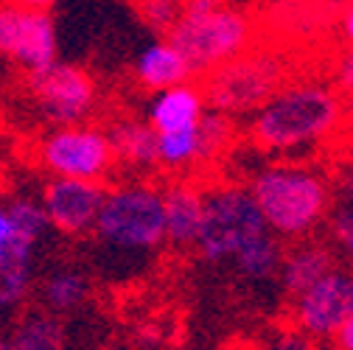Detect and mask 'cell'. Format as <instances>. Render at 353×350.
Segmentation results:
<instances>
[{"instance_id":"obj_16","label":"cell","mask_w":353,"mask_h":350,"mask_svg":"<svg viewBox=\"0 0 353 350\" xmlns=\"http://www.w3.org/2000/svg\"><path fill=\"white\" fill-rule=\"evenodd\" d=\"M191 76H194V70H191L188 59L171 39L149 42L135 59V79L146 90H154V93L180 84V81H188Z\"/></svg>"},{"instance_id":"obj_28","label":"cell","mask_w":353,"mask_h":350,"mask_svg":"<svg viewBox=\"0 0 353 350\" xmlns=\"http://www.w3.org/2000/svg\"><path fill=\"white\" fill-rule=\"evenodd\" d=\"M331 344L334 347H342V350H353V314L339 325V331L334 333Z\"/></svg>"},{"instance_id":"obj_13","label":"cell","mask_w":353,"mask_h":350,"mask_svg":"<svg viewBox=\"0 0 353 350\" xmlns=\"http://www.w3.org/2000/svg\"><path fill=\"white\" fill-rule=\"evenodd\" d=\"M336 267V255L328 244L305 236V238H294L289 249H283V258H281V269H278V278H281V289L294 297L300 294L303 289H308L314 280H320L325 272H331Z\"/></svg>"},{"instance_id":"obj_20","label":"cell","mask_w":353,"mask_h":350,"mask_svg":"<svg viewBox=\"0 0 353 350\" xmlns=\"http://www.w3.org/2000/svg\"><path fill=\"white\" fill-rule=\"evenodd\" d=\"M12 339L0 342V347H17V350H59L65 344V328L48 309L39 314H26L9 333Z\"/></svg>"},{"instance_id":"obj_24","label":"cell","mask_w":353,"mask_h":350,"mask_svg":"<svg viewBox=\"0 0 353 350\" xmlns=\"http://www.w3.org/2000/svg\"><path fill=\"white\" fill-rule=\"evenodd\" d=\"M325 222H328V241L334 255H339L345 264L353 267V205L334 202Z\"/></svg>"},{"instance_id":"obj_3","label":"cell","mask_w":353,"mask_h":350,"mask_svg":"<svg viewBox=\"0 0 353 350\" xmlns=\"http://www.w3.org/2000/svg\"><path fill=\"white\" fill-rule=\"evenodd\" d=\"M250 14L228 0H183V12L168 39L183 51L194 73H210L252 48Z\"/></svg>"},{"instance_id":"obj_15","label":"cell","mask_w":353,"mask_h":350,"mask_svg":"<svg viewBox=\"0 0 353 350\" xmlns=\"http://www.w3.org/2000/svg\"><path fill=\"white\" fill-rule=\"evenodd\" d=\"M34 255L37 247L9 238L0 247V322L14 314L34 280Z\"/></svg>"},{"instance_id":"obj_30","label":"cell","mask_w":353,"mask_h":350,"mask_svg":"<svg viewBox=\"0 0 353 350\" xmlns=\"http://www.w3.org/2000/svg\"><path fill=\"white\" fill-rule=\"evenodd\" d=\"M12 238V218H9V205L0 202V247Z\"/></svg>"},{"instance_id":"obj_9","label":"cell","mask_w":353,"mask_h":350,"mask_svg":"<svg viewBox=\"0 0 353 350\" xmlns=\"http://www.w3.org/2000/svg\"><path fill=\"white\" fill-rule=\"evenodd\" d=\"M353 314V272L334 267L292 297V322L312 342H331Z\"/></svg>"},{"instance_id":"obj_29","label":"cell","mask_w":353,"mask_h":350,"mask_svg":"<svg viewBox=\"0 0 353 350\" xmlns=\"http://www.w3.org/2000/svg\"><path fill=\"white\" fill-rule=\"evenodd\" d=\"M339 34L345 39V45H353V0L345 6L342 17H339Z\"/></svg>"},{"instance_id":"obj_27","label":"cell","mask_w":353,"mask_h":350,"mask_svg":"<svg viewBox=\"0 0 353 350\" xmlns=\"http://www.w3.org/2000/svg\"><path fill=\"white\" fill-rule=\"evenodd\" d=\"M336 84H339V90H345V93L353 90V45H347V51L336 62Z\"/></svg>"},{"instance_id":"obj_1","label":"cell","mask_w":353,"mask_h":350,"mask_svg":"<svg viewBox=\"0 0 353 350\" xmlns=\"http://www.w3.org/2000/svg\"><path fill=\"white\" fill-rule=\"evenodd\" d=\"M250 115V141L261 152H300L336 132L345 118V104L328 84L297 81L281 84Z\"/></svg>"},{"instance_id":"obj_10","label":"cell","mask_w":353,"mask_h":350,"mask_svg":"<svg viewBox=\"0 0 353 350\" xmlns=\"http://www.w3.org/2000/svg\"><path fill=\"white\" fill-rule=\"evenodd\" d=\"M0 56L17 62L26 73L59 59V37L51 12L0 3Z\"/></svg>"},{"instance_id":"obj_2","label":"cell","mask_w":353,"mask_h":350,"mask_svg":"<svg viewBox=\"0 0 353 350\" xmlns=\"http://www.w3.org/2000/svg\"><path fill=\"white\" fill-rule=\"evenodd\" d=\"M250 194L267 227L283 241L314 236L334 205L325 174L300 163H272L255 171Z\"/></svg>"},{"instance_id":"obj_7","label":"cell","mask_w":353,"mask_h":350,"mask_svg":"<svg viewBox=\"0 0 353 350\" xmlns=\"http://www.w3.org/2000/svg\"><path fill=\"white\" fill-rule=\"evenodd\" d=\"M37 160L51 177L104 183L115 171V152L104 129L90 123L54 126L37 143Z\"/></svg>"},{"instance_id":"obj_25","label":"cell","mask_w":353,"mask_h":350,"mask_svg":"<svg viewBox=\"0 0 353 350\" xmlns=\"http://www.w3.org/2000/svg\"><path fill=\"white\" fill-rule=\"evenodd\" d=\"M138 9L146 25H152L160 34H168V28L183 12V0H138Z\"/></svg>"},{"instance_id":"obj_21","label":"cell","mask_w":353,"mask_h":350,"mask_svg":"<svg viewBox=\"0 0 353 350\" xmlns=\"http://www.w3.org/2000/svg\"><path fill=\"white\" fill-rule=\"evenodd\" d=\"M202 157V143H199V129L185 126L174 129V132H160L157 135V165L165 171H185L199 165Z\"/></svg>"},{"instance_id":"obj_31","label":"cell","mask_w":353,"mask_h":350,"mask_svg":"<svg viewBox=\"0 0 353 350\" xmlns=\"http://www.w3.org/2000/svg\"><path fill=\"white\" fill-rule=\"evenodd\" d=\"M12 3H17V6H28V9H46V12H51L59 0H12Z\"/></svg>"},{"instance_id":"obj_17","label":"cell","mask_w":353,"mask_h":350,"mask_svg":"<svg viewBox=\"0 0 353 350\" xmlns=\"http://www.w3.org/2000/svg\"><path fill=\"white\" fill-rule=\"evenodd\" d=\"M107 138L115 152V163L132 171L157 168V132L149 121L121 118L107 129Z\"/></svg>"},{"instance_id":"obj_32","label":"cell","mask_w":353,"mask_h":350,"mask_svg":"<svg viewBox=\"0 0 353 350\" xmlns=\"http://www.w3.org/2000/svg\"><path fill=\"white\" fill-rule=\"evenodd\" d=\"M350 93H353V90H350Z\"/></svg>"},{"instance_id":"obj_5","label":"cell","mask_w":353,"mask_h":350,"mask_svg":"<svg viewBox=\"0 0 353 350\" xmlns=\"http://www.w3.org/2000/svg\"><path fill=\"white\" fill-rule=\"evenodd\" d=\"M270 227L250 194V188L222 185L205 194V216L196 236V249L208 264H230V260Z\"/></svg>"},{"instance_id":"obj_11","label":"cell","mask_w":353,"mask_h":350,"mask_svg":"<svg viewBox=\"0 0 353 350\" xmlns=\"http://www.w3.org/2000/svg\"><path fill=\"white\" fill-rule=\"evenodd\" d=\"M104 194H107L104 183L96 180L54 177L42 191L39 205L48 216L51 230L62 236H87L93 233Z\"/></svg>"},{"instance_id":"obj_23","label":"cell","mask_w":353,"mask_h":350,"mask_svg":"<svg viewBox=\"0 0 353 350\" xmlns=\"http://www.w3.org/2000/svg\"><path fill=\"white\" fill-rule=\"evenodd\" d=\"M196 129H199V143H202V157L205 160L219 157L228 149V143L233 141L230 115L219 112V110H205L202 118L196 121Z\"/></svg>"},{"instance_id":"obj_14","label":"cell","mask_w":353,"mask_h":350,"mask_svg":"<svg viewBox=\"0 0 353 350\" xmlns=\"http://www.w3.org/2000/svg\"><path fill=\"white\" fill-rule=\"evenodd\" d=\"M205 110H208V101L202 87L191 81H180L174 87H165V90H157V96L149 104L146 121L160 135V132H174V129L196 126Z\"/></svg>"},{"instance_id":"obj_12","label":"cell","mask_w":353,"mask_h":350,"mask_svg":"<svg viewBox=\"0 0 353 350\" xmlns=\"http://www.w3.org/2000/svg\"><path fill=\"white\" fill-rule=\"evenodd\" d=\"M205 216V194L185 180H176L163 188V225L165 244L176 249H188L196 244Z\"/></svg>"},{"instance_id":"obj_6","label":"cell","mask_w":353,"mask_h":350,"mask_svg":"<svg viewBox=\"0 0 353 350\" xmlns=\"http://www.w3.org/2000/svg\"><path fill=\"white\" fill-rule=\"evenodd\" d=\"M205 101L225 115H250L286 84V62L270 51H244L205 73Z\"/></svg>"},{"instance_id":"obj_4","label":"cell","mask_w":353,"mask_h":350,"mask_svg":"<svg viewBox=\"0 0 353 350\" xmlns=\"http://www.w3.org/2000/svg\"><path fill=\"white\" fill-rule=\"evenodd\" d=\"M99 244L115 255H152L165 244L163 188L149 183H123L107 188L93 225Z\"/></svg>"},{"instance_id":"obj_8","label":"cell","mask_w":353,"mask_h":350,"mask_svg":"<svg viewBox=\"0 0 353 350\" xmlns=\"http://www.w3.org/2000/svg\"><path fill=\"white\" fill-rule=\"evenodd\" d=\"M28 90L54 126L65 123H81L90 118L99 101L96 79L79 65L54 59L51 65L28 73Z\"/></svg>"},{"instance_id":"obj_18","label":"cell","mask_w":353,"mask_h":350,"mask_svg":"<svg viewBox=\"0 0 353 350\" xmlns=\"http://www.w3.org/2000/svg\"><path fill=\"white\" fill-rule=\"evenodd\" d=\"M39 294L51 314H73L90 297V280L76 267H59L42 280Z\"/></svg>"},{"instance_id":"obj_19","label":"cell","mask_w":353,"mask_h":350,"mask_svg":"<svg viewBox=\"0 0 353 350\" xmlns=\"http://www.w3.org/2000/svg\"><path fill=\"white\" fill-rule=\"evenodd\" d=\"M281 258H283V247H281V238L267 230L263 236H258L255 241H250L230 264L233 269L250 280V283H267L272 278H278V269H281Z\"/></svg>"},{"instance_id":"obj_22","label":"cell","mask_w":353,"mask_h":350,"mask_svg":"<svg viewBox=\"0 0 353 350\" xmlns=\"http://www.w3.org/2000/svg\"><path fill=\"white\" fill-rule=\"evenodd\" d=\"M9 218H12V238L23 241L28 247H39V241L51 230L42 205L28 196H20L9 205Z\"/></svg>"},{"instance_id":"obj_26","label":"cell","mask_w":353,"mask_h":350,"mask_svg":"<svg viewBox=\"0 0 353 350\" xmlns=\"http://www.w3.org/2000/svg\"><path fill=\"white\" fill-rule=\"evenodd\" d=\"M331 191L336 194V202L353 205V163L336 174V180H334V188H331Z\"/></svg>"}]
</instances>
